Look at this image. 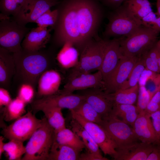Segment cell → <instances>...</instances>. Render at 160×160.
Instances as JSON below:
<instances>
[{
    "label": "cell",
    "instance_id": "11",
    "mask_svg": "<svg viewBox=\"0 0 160 160\" xmlns=\"http://www.w3.org/2000/svg\"><path fill=\"white\" fill-rule=\"evenodd\" d=\"M85 100L84 96L80 94L65 93L59 90L56 93L35 100L31 107L32 110L39 107L49 106L73 110Z\"/></svg>",
    "mask_w": 160,
    "mask_h": 160
},
{
    "label": "cell",
    "instance_id": "52",
    "mask_svg": "<svg viewBox=\"0 0 160 160\" xmlns=\"http://www.w3.org/2000/svg\"><path fill=\"white\" fill-rule=\"evenodd\" d=\"M159 87H160V86H159Z\"/></svg>",
    "mask_w": 160,
    "mask_h": 160
},
{
    "label": "cell",
    "instance_id": "2",
    "mask_svg": "<svg viewBox=\"0 0 160 160\" xmlns=\"http://www.w3.org/2000/svg\"><path fill=\"white\" fill-rule=\"evenodd\" d=\"M15 66V80L21 84H30L35 88L41 74L50 69L54 59L52 51L46 48L37 51L22 48L13 53Z\"/></svg>",
    "mask_w": 160,
    "mask_h": 160
},
{
    "label": "cell",
    "instance_id": "20",
    "mask_svg": "<svg viewBox=\"0 0 160 160\" xmlns=\"http://www.w3.org/2000/svg\"><path fill=\"white\" fill-rule=\"evenodd\" d=\"M61 77L57 71L50 69L43 73L37 83V95L41 98L57 93L59 90Z\"/></svg>",
    "mask_w": 160,
    "mask_h": 160
},
{
    "label": "cell",
    "instance_id": "46",
    "mask_svg": "<svg viewBox=\"0 0 160 160\" xmlns=\"http://www.w3.org/2000/svg\"><path fill=\"white\" fill-rule=\"evenodd\" d=\"M156 18V14L153 11L151 12L141 19L142 25L150 28L151 24Z\"/></svg>",
    "mask_w": 160,
    "mask_h": 160
},
{
    "label": "cell",
    "instance_id": "41",
    "mask_svg": "<svg viewBox=\"0 0 160 160\" xmlns=\"http://www.w3.org/2000/svg\"><path fill=\"white\" fill-rule=\"evenodd\" d=\"M127 3L129 8L134 14L141 20L149 13L152 11V9H147L140 7L130 4L128 3Z\"/></svg>",
    "mask_w": 160,
    "mask_h": 160
},
{
    "label": "cell",
    "instance_id": "1",
    "mask_svg": "<svg viewBox=\"0 0 160 160\" xmlns=\"http://www.w3.org/2000/svg\"><path fill=\"white\" fill-rule=\"evenodd\" d=\"M102 6L99 0H60L55 6L58 17L50 41L57 46L70 42L81 51L89 42L98 37Z\"/></svg>",
    "mask_w": 160,
    "mask_h": 160
},
{
    "label": "cell",
    "instance_id": "26",
    "mask_svg": "<svg viewBox=\"0 0 160 160\" xmlns=\"http://www.w3.org/2000/svg\"><path fill=\"white\" fill-rule=\"evenodd\" d=\"M29 4V0H0V14L14 18L25 12Z\"/></svg>",
    "mask_w": 160,
    "mask_h": 160
},
{
    "label": "cell",
    "instance_id": "17",
    "mask_svg": "<svg viewBox=\"0 0 160 160\" xmlns=\"http://www.w3.org/2000/svg\"><path fill=\"white\" fill-rule=\"evenodd\" d=\"M154 143L137 142L117 148L113 158L116 160H146L153 151Z\"/></svg>",
    "mask_w": 160,
    "mask_h": 160
},
{
    "label": "cell",
    "instance_id": "16",
    "mask_svg": "<svg viewBox=\"0 0 160 160\" xmlns=\"http://www.w3.org/2000/svg\"><path fill=\"white\" fill-rule=\"evenodd\" d=\"M60 0H29V4L26 10L12 19L23 25H26L29 23H34L44 13L56 5Z\"/></svg>",
    "mask_w": 160,
    "mask_h": 160
},
{
    "label": "cell",
    "instance_id": "19",
    "mask_svg": "<svg viewBox=\"0 0 160 160\" xmlns=\"http://www.w3.org/2000/svg\"><path fill=\"white\" fill-rule=\"evenodd\" d=\"M50 28L39 27L31 29L26 34L21 43L22 48L29 51H37L46 47L50 41Z\"/></svg>",
    "mask_w": 160,
    "mask_h": 160
},
{
    "label": "cell",
    "instance_id": "12",
    "mask_svg": "<svg viewBox=\"0 0 160 160\" xmlns=\"http://www.w3.org/2000/svg\"><path fill=\"white\" fill-rule=\"evenodd\" d=\"M89 104L102 116H106L112 112L114 102L113 93H108L100 88H91L79 90Z\"/></svg>",
    "mask_w": 160,
    "mask_h": 160
},
{
    "label": "cell",
    "instance_id": "31",
    "mask_svg": "<svg viewBox=\"0 0 160 160\" xmlns=\"http://www.w3.org/2000/svg\"><path fill=\"white\" fill-rule=\"evenodd\" d=\"M73 111L85 120L100 125L102 118L100 115L85 100Z\"/></svg>",
    "mask_w": 160,
    "mask_h": 160
},
{
    "label": "cell",
    "instance_id": "28",
    "mask_svg": "<svg viewBox=\"0 0 160 160\" xmlns=\"http://www.w3.org/2000/svg\"><path fill=\"white\" fill-rule=\"evenodd\" d=\"M71 129L81 139L87 151L101 153L100 149L91 136L77 121L72 118L70 122Z\"/></svg>",
    "mask_w": 160,
    "mask_h": 160
},
{
    "label": "cell",
    "instance_id": "23",
    "mask_svg": "<svg viewBox=\"0 0 160 160\" xmlns=\"http://www.w3.org/2000/svg\"><path fill=\"white\" fill-rule=\"evenodd\" d=\"M81 151L71 146L54 140L48 160H79Z\"/></svg>",
    "mask_w": 160,
    "mask_h": 160
},
{
    "label": "cell",
    "instance_id": "42",
    "mask_svg": "<svg viewBox=\"0 0 160 160\" xmlns=\"http://www.w3.org/2000/svg\"><path fill=\"white\" fill-rule=\"evenodd\" d=\"M10 94L6 88H0V106H6L12 100Z\"/></svg>",
    "mask_w": 160,
    "mask_h": 160
},
{
    "label": "cell",
    "instance_id": "10",
    "mask_svg": "<svg viewBox=\"0 0 160 160\" xmlns=\"http://www.w3.org/2000/svg\"><path fill=\"white\" fill-rule=\"evenodd\" d=\"M70 111L72 118L88 132L104 154L113 158L116 153L117 146L103 127L97 124L85 120L73 111Z\"/></svg>",
    "mask_w": 160,
    "mask_h": 160
},
{
    "label": "cell",
    "instance_id": "24",
    "mask_svg": "<svg viewBox=\"0 0 160 160\" xmlns=\"http://www.w3.org/2000/svg\"><path fill=\"white\" fill-rule=\"evenodd\" d=\"M78 49L71 43H65L58 53L56 59L60 65L67 69L75 67L78 63Z\"/></svg>",
    "mask_w": 160,
    "mask_h": 160
},
{
    "label": "cell",
    "instance_id": "53",
    "mask_svg": "<svg viewBox=\"0 0 160 160\" xmlns=\"http://www.w3.org/2000/svg\"><path fill=\"white\" fill-rule=\"evenodd\" d=\"M159 142H160V141H159Z\"/></svg>",
    "mask_w": 160,
    "mask_h": 160
},
{
    "label": "cell",
    "instance_id": "33",
    "mask_svg": "<svg viewBox=\"0 0 160 160\" xmlns=\"http://www.w3.org/2000/svg\"><path fill=\"white\" fill-rule=\"evenodd\" d=\"M145 69L143 61L140 56L127 80L123 84L120 89H127L138 84L141 75Z\"/></svg>",
    "mask_w": 160,
    "mask_h": 160
},
{
    "label": "cell",
    "instance_id": "6",
    "mask_svg": "<svg viewBox=\"0 0 160 160\" xmlns=\"http://www.w3.org/2000/svg\"><path fill=\"white\" fill-rule=\"evenodd\" d=\"M108 40L95 38L87 43L81 51L79 60L73 67L69 77L99 70Z\"/></svg>",
    "mask_w": 160,
    "mask_h": 160
},
{
    "label": "cell",
    "instance_id": "5",
    "mask_svg": "<svg viewBox=\"0 0 160 160\" xmlns=\"http://www.w3.org/2000/svg\"><path fill=\"white\" fill-rule=\"evenodd\" d=\"M160 32L142 25L125 38H120V47L122 55L140 56L155 45Z\"/></svg>",
    "mask_w": 160,
    "mask_h": 160
},
{
    "label": "cell",
    "instance_id": "27",
    "mask_svg": "<svg viewBox=\"0 0 160 160\" xmlns=\"http://www.w3.org/2000/svg\"><path fill=\"white\" fill-rule=\"evenodd\" d=\"M111 113L132 127L139 113L137 106L121 104L114 105Z\"/></svg>",
    "mask_w": 160,
    "mask_h": 160
},
{
    "label": "cell",
    "instance_id": "18",
    "mask_svg": "<svg viewBox=\"0 0 160 160\" xmlns=\"http://www.w3.org/2000/svg\"><path fill=\"white\" fill-rule=\"evenodd\" d=\"M138 139L140 142L154 143L159 141L150 115L145 111L140 113L132 126Z\"/></svg>",
    "mask_w": 160,
    "mask_h": 160
},
{
    "label": "cell",
    "instance_id": "37",
    "mask_svg": "<svg viewBox=\"0 0 160 160\" xmlns=\"http://www.w3.org/2000/svg\"><path fill=\"white\" fill-rule=\"evenodd\" d=\"M18 91V97L26 104L30 103L33 100L35 93L34 87L26 83L21 84Z\"/></svg>",
    "mask_w": 160,
    "mask_h": 160
},
{
    "label": "cell",
    "instance_id": "51",
    "mask_svg": "<svg viewBox=\"0 0 160 160\" xmlns=\"http://www.w3.org/2000/svg\"><path fill=\"white\" fill-rule=\"evenodd\" d=\"M156 46L157 48L160 50V39L157 41Z\"/></svg>",
    "mask_w": 160,
    "mask_h": 160
},
{
    "label": "cell",
    "instance_id": "49",
    "mask_svg": "<svg viewBox=\"0 0 160 160\" xmlns=\"http://www.w3.org/2000/svg\"><path fill=\"white\" fill-rule=\"evenodd\" d=\"M156 7L157 8V14L160 16V0H157L156 2Z\"/></svg>",
    "mask_w": 160,
    "mask_h": 160
},
{
    "label": "cell",
    "instance_id": "32",
    "mask_svg": "<svg viewBox=\"0 0 160 160\" xmlns=\"http://www.w3.org/2000/svg\"><path fill=\"white\" fill-rule=\"evenodd\" d=\"M4 149L9 160H21L26 151L23 142L13 139L5 143Z\"/></svg>",
    "mask_w": 160,
    "mask_h": 160
},
{
    "label": "cell",
    "instance_id": "50",
    "mask_svg": "<svg viewBox=\"0 0 160 160\" xmlns=\"http://www.w3.org/2000/svg\"><path fill=\"white\" fill-rule=\"evenodd\" d=\"M158 65L160 72V50L158 49Z\"/></svg>",
    "mask_w": 160,
    "mask_h": 160
},
{
    "label": "cell",
    "instance_id": "36",
    "mask_svg": "<svg viewBox=\"0 0 160 160\" xmlns=\"http://www.w3.org/2000/svg\"><path fill=\"white\" fill-rule=\"evenodd\" d=\"M139 86L137 107L140 113L145 111L151 97L145 85H139Z\"/></svg>",
    "mask_w": 160,
    "mask_h": 160
},
{
    "label": "cell",
    "instance_id": "43",
    "mask_svg": "<svg viewBox=\"0 0 160 160\" xmlns=\"http://www.w3.org/2000/svg\"><path fill=\"white\" fill-rule=\"evenodd\" d=\"M126 0H99L103 5L114 10L120 7Z\"/></svg>",
    "mask_w": 160,
    "mask_h": 160
},
{
    "label": "cell",
    "instance_id": "8",
    "mask_svg": "<svg viewBox=\"0 0 160 160\" xmlns=\"http://www.w3.org/2000/svg\"><path fill=\"white\" fill-rule=\"evenodd\" d=\"M100 125L115 142L117 148L138 142L133 127L111 113L102 118Z\"/></svg>",
    "mask_w": 160,
    "mask_h": 160
},
{
    "label": "cell",
    "instance_id": "4",
    "mask_svg": "<svg viewBox=\"0 0 160 160\" xmlns=\"http://www.w3.org/2000/svg\"><path fill=\"white\" fill-rule=\"evenodd\" d=\"M27 143L22 160H47L54 138V129L45 117Z\"/></svg>",
    "mask_w": 160,
    "mask_h": 160
},
{
    "label": "cell",
    "instance_id": "34",
    "mask_svg": "<svg viewBox=\"0 0 160 160\" xmlns=\"http://www.w3.org/2000/svg\"><path fill=\"white\" fill-rule=\"evenodd\" d=\"M158 50L156 45L140 56L146 69L154 73H160L158 65Z\"/></svg>",
    "mask_w": 160,
    "mask_h": 160
},
{
    "label": "cell",
    "instance_id": "39",
    "mask_svg": "<svg viewBox=\"0 0 160 160\" xmlns=\"http://www.w3.org/2000/svg\"><path fill=\"white\" fill-rule=\"evenodd\" d=\"M152 124L159 141H160V110L150 115Z\"/></svg>",
    "mask_w": 160,
    "mask_h": 160
},
{
    "label": "cell",
    "instance_id": "29",
    "mask_svg": "<svg viewBox=\"0 0 160 160\" xmlns=\"http://www.w3.org/2000/svg\"><path fill=\"white\" fill-rule=\"evenodd\" d=\"M139 85L125 89H120L113 93L114 105L132 104L137 101Z\"/></svg>",
    "mask_w": 160,
    "mask_h": 160
},
{
    "label": "cell",
    "instance_id": "25",
    "mask_svg": "<svg viewBox=\"0 0 160 160\" xmlns=\"http://www.w3.org/2000/svg\"><path fill=\"white\" fill-rule=\"evenodd\" d=\"M54 141L59 144L71 146L81 152L85 148L81 138L71 129L66 127L54 132Z\"/></svg>",
    "mask_w": 160,
    "mask_h": 160
},
{
    "label": "cell",
    "instance_id": "14",
    "mask_svg": "<svg viewBox=\"0 0 160 160\" xmlns=\"http://www.w3.org/2000/svg\"><path fill=\"white\" fill-rule=\"evenodd\" d=\"M93 88L104 90V84L100 70L92 74H83L69 77L63 89L59 91L63 93H71L75 91Z\"/></svg>",
    "mask_w": 160,
    "mask_h": 160
},
{
    "label": "cell",
    "instance_id": "22",
    "mask_svg": "<svg viewBox=\"0 0 160 160\" xmlns=\"http://www.w3.org/2000/svg\"><path fill=\"white\" fill-rule=\"evenodd\" d=\"M62 110V108L57 107L43 106L33 110L36 112L42 111L44 114L48 123L54 129V132H56L66 127L65 120Z\"/></svg>",
    "mask_w": 160,
    "mask_h": 160
},
{
    "label": "cell",
    "instance_id": "45",
    "mask_svg": "<svg viewBox=\"0 0 160 160\" xmlns=\"http://www.w3.org/2000/svg\"><path fill=\"white\" fill-rule=\"evenodd\" d=\"M130 4L147 9H151L150 2L148 0H126Z\"/></svg>",
    "mask_w": 160,
    "mask_h": 160
},
{
    "label": "cell",
    "instance_id": "9",
    "mask_svg": "<svg viewBox=\"0 0 160 160\" xmlns=\"http://www.w3.org/2000/svg\"><path fill=\"white\" fill-rule=\"evenodd\" d=\"M42 119L37 118L28 111L15 120L12 124L4 128L1 132L4 137L9 140H15L24 142L29 139L40 126Z\"/></svg>",
    "mask_w": 160,
    "mask_h": 160
},
{
    "label": "cell",
    "instance_id": "15",
    "mask_svg": "<svg viewBox=\"0 0 160 160\" xmlns=\"http://www.w3.org/2000/svg\"><path fill=\"white\" fill-rule=\"evenodd\" d=\"M120 38L108 40L103 60L99 70L105 86L117 67L122 55Z\"/></svg>",
    "mask_w": 160,
    "mask_h": 160
},
{
    "label": "cell",
    "instance_id": "35",
    "mask_svg": "<svg viewBox=\"0 0 160 160\" xmlns=\"http://www.w3.org/2000/svg\"><path fill=\"white\" fill-rule=\"evenodd\" d=\"M58 11L56 9L52 11L49 9L39 17L34 23L38 27L47 28L50 26L51 30L55 25L58 17Z\"/></svg>",
    "mask_w": 160,
    "mask_h": 160
},
{
    "label": "cell",
    "instance_id": "30",
    "mask_svg": "<svg viewBox=\"0 0 160 160\" xmlns=\"http://www.w3.org/2000/svg\"><path fill=\"white\" fill-rule=\"evenodd\" d=\"M26 104L18 97L12 100L6 106L4 112V119L7 121L16 119L25 112Z\"/></svg>",
    "mask_w": 160,
    "mask_h": 160
},
{
    "label": "cell",
    "instance_id": "13",
    "mask_svg": "<svg viewBox=\"0 0 160 160\" xmlns=\"http://www.w3.org/2000/svg\"><path fill=\"white\" fill-rule=\"evenodd\" d=\"M139 56L128 57L122 55L119 63L105 86L104 91L113 93L120 89L127 80Z\"/></svg>",
    "mask_w": 160,
    "mask_h": 160
},
{
    "label": "cell",
    "instance_id": "3",
    "mask_svg": "<svg viewBox=\"0 0 160 160\" xmlns=\"http://www.w3.org/2000/svg\"><path fill=\"white\" fill-rule=\"evenodd\" d=\"M142 25L141 20L134 14L125 1L110 14L103 36L106 39L112 37H127Z\"/></svg>",
    "mask_w": 160,
    "mask_h": 160
},
{
    "label": "cell",
    "instance_id": "21",
    "mask_svg": "<svg viewBox=\"0 0 160 160\" xmlns=\"http://www.w3.org/2000/svg\"><path fill=\"white\" fill-rule=\"evenodd\" d=\"M15 72L13 53L0 47V87L8 88Z\"/></svg>",
    "mask_w": 160,
    "mask_h": 160
},
{
    "label": "cell",
    "instance_id": "48",
    "mask_svg": "<svg viewBox=\"0 0 160 160\" xmlns=\"http://www.w3.org/2000/svg\"><path fill=\"white\" fill-rule=\"evenodd\" d=\"M4 137L2 136H0V159L2 156V153L4 152V149L5 143H4Z\"/></svg>",
    "mask_w": 160,
    "mask_h": 160
},
{
    "label": "cell",
    "instance_id": "40",
    "mask_svg": "<svg viewBox=\"0 0 160 160\" xmlns=\"http://www.w3.org/2000/svg\"><path fill=\"white\" fill-rule=\"evenodd\" d=\"M109 159L103 157L101 153L91 152L87 151L85 153L80 154L79 160H108Z\"/></svg>",
    "mask_w": 160,
    "mask_h": 160
},
{
    "label": "cell",
    "instance_id": "7",
    "mask_svg": "<svg viewBox=\"0 0 160 160\" xmlns=\"http://www.w3.org/2000/svg\"><path fill=\"white\" fill-rule=\"evenodd\" d=\"M31 29L10 17L0 20V47L13 53L19 52L22 49L23 40Z\"/></svg>",
    "mask_w": 160,
    "mask_h": 160
},
{
    "label": "cell",
    "instance_id": "44",
    "mask_svg": "<svg viewBox=\"0 0 160 160\" xmlns=\"http://www.w3.org/2000/svg\"><path fill=\"white\" fill-rule=\"evenodd\" d=\"M146 160H160V143L159 142L154 143L153 150L148 155Z\"/></svg>",
    "mask_w": 160,
    "mask_h": 160
},
{
    "label": "cell",
    "instance_id": "47",
    "mask_svg": "<svg viewBox=\"0 0 160 160\" xmlns=\"http://www.w3.org/2000/svg\"><path fill=\"white\" fill-rule=\"evenodd\" d=\"M150 28L160 32V16H158L155 21L151 24Z\"/></svg>",
    "mask_w": 160,
    "mask_h": 160
},
{
    "label": "cell",
    "instance_id": "38",
    "mask_svg": "<svg viewBox=\"0 0 160 160\" xmlns=\"http://www.w3.org/2000/svg\"><path fill=\"white\" fill-rule=\"evenodd\" d=\"M160 110V89L154 94L147 106L145 112L149 115Z\"/></svg>",
    "mask_w": 160,
    "mask_h": 160
}]
</instances>
